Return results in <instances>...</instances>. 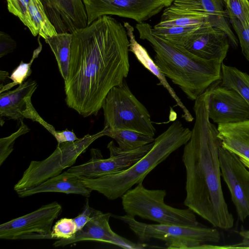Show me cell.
Wrapping results in <instances>:
<instances>
[{"label": "cell", "mask_w": 249, "mask_h": 249, "mask_svg": "<svg viewBox=\"0 0 249 249\" xmlns=\"http://www.w3.org/2000/svg\"><path fill=\"white\" fill-rule=\"evenodd\" d=\"M72 34L66 104L84 117L96 115L109 91L128 75L129 38L124 25L108 15Z\"/></svg>", "instance_id": "1"}, {"label": "cell", "mask_w": 249, "mask_h": 249, "mask_svg": "<svg viewBox=\"0 0 249 249\" xmlns=\"http://www.w3.org/2000/svg\"><path fill=\"white\" fill-rule=\"evenodd\" d=\"M211 89L195 100V122L182 160L186 173L184 205L214 227L231 228L234 219L222 190L218 150L221 145L217 128L209 117Z\"/></svg>", "instance_id": "2"}, {"label": "cell", "mask_w": 249, "mask_h": 249, "mask_svg": "<svg viewBox=\"0 0 249 249\" xmlns=\"http://www.w3.org/2000/svg\"><path fill=\"white\" fill-rule=\"evenodd\" d=\"M139 37L147 40L155 52L154 61L165 76L178 85L187 97L196 100L220 80L222 63L199 58L184 48L153 33L147 23H137Z\"/></svg>", "instance_id": "3"}, {"label": "cell", "mask_w": 249, "mask_h": 249, "mask_svg": "<svg viewBox=\"0 0 249 249\" xmlns=\"http://www.w3.org/2000/svg\"><path fill=\"white\" fill-rule=\"evenodd\" d=\"M192 130L177 120L155 139L152 148L140 160L120 173L99 178H81L84 185L109 200L121 197L136 184L142 183L147 175L173 152L190 140Z\"/></svg>", "instance_id": "4"}, {"label": "cell", "mask_w": 249, "mask_h": 249, "mask_svg": "<svg viewBox=\"0 0 249 249\" xmlns=\"http://www.w3.org/2000/svg\"><path fill=\"white\" fill-rule=\"evenodd\" d=\"M113 216L126 223L142 243L158 239L164 242L167 249H203L205 245L217 243L220 240L217 229L201 224L196 226L152 224L139 222L128 214Z\"/></svg>", "instance_id": "5"}, {"label": "cell", "mask_w": 249, "mask_h": 249, "mask_svg": "<svg viewBox=\"0 0 249 249\" xmlns=\"http://www.w3.org/2000/svg\"><path fill=\"white\" fill-rule=\"evenodd\" d=\"M102 108L105 130H130L155 136L156 129L150 113L132 92L125 79L109 91Z\"/></svg>", "instance_id": "6"}, {"label": "cell", "mask_w": 249, "mask_h": 249, "mask_svg": "<svg viewBox=\"0 0 249 249\" xmlns=\"http://www.w3.org/2000/svg\"><path fill=\"white\" fill-rule=\"evenodd\" d=\"M164 190H150L142 183L130 189L122 196L123 208L126 214L150 220L161 224L196 226L198 222L190 209H179L164 202Z\"/></svg>", "instance_id": "7"}, {"label": "cell", "mask_w": 249, "mask_h": 249, "mask_svg": "<svg viewBox=\"0 0 249 249\" xmlns=\"http://www.w3.org/2000/svg\"><path fill=\"white\" fill-rule=\"evenodd\" d=\"M106 131L103 129L95 134H87L74 142L58 143L55 150L46 159L31 161L21 178L15 185L14 190L18 193L28 189L59 175L65 169L71 167L78 157L94 141L106 136Z\"/></svg>", "instance_id": "8"}, {"label": "cell", "mask_w": 249, "mask_h": 249, "mask_svg": "<svg viewBox=\"0 0 249 249\" xmlns=\"http://www.w3.org/2000/svg\"><path fill=\"white\" fill-rule=\"evenodd\" d=\"M154 142L132 149H123L113 141L107 146L109 157L104 159L101 151L90 150L91 158L82 164L71 166L67 171L81 178H92L121 172L128 169L143 157L153 147Z\"/></svg>", "instance_id": "9"}, {"label": "cell", "mask_w": 249, "mask_h": 249, "mask_svg": "<svg viewBox=\"0 0 249 249\" xmlns=\"http://www.w3.org/2000/svg\"><path fill=\"white\" fill-rule=\"evenodd\" d=\"M174 0H82L88 25L99 17L117 16L138 23L144 22L169 6Z\"/></svg>", "instance_id": "10"}, {"label": "cell", "mask_w": 249, "mask_h": 249, "mask_svg": "<svg viewBox=\"0 0 249 249\" xmlns=\"http://www.w3.org/2000/svg\"><path fill=\"white\" fill-rule=\"evenodd\" d=\"M62 207L56 201L41 206L0 225V238L6 240L51 239L52 226Z\"/></svg>", "instance_id": "11"}, {"label": "cell", "mask_w": 249, "mask_h": 249, "mask_svg": "<svg viewBox=\"0 0 249 249\" xmlns=\"http://www.w3.org/2000/svg\"><path fill=\"white\" fill-rule=\"evenodd\" d=\"M222 177L231 195L238 219L249 218V170L239 157L222 145L218 150Z\"/></svg>", "instance_id": "12"}, {"label": "cell", "mask_w": 249, "mask_h": 249, "mask_svg": "<svg viewBox=\"0 0 249 249\" xmlns=\"http://www.w3.org/2000/svg\"><path fill=\"white\" fill-rule=\"evenodd\" d=\"M37 86L36 81L29 79L14 90L0 93V119L5 118L20 123L24 118L29 119L39 123L53 135L56 130L39 116L32 103L31 97Z\"/></svg>", "instance_id": "13"}, {"label": "cell", "mask_w": 249, "mask_h": 249, "mask_svg": "<svg viewBox=\"0 0 249 249\" xmlns=\"http://www.w3.org/2000/svg\"><path fill=\"white\" fill-rule=\"evenodd\" d=\"M220 80L211 86L209 117L213 123H235L249 120V106L236 91L220 85Z\"/></svg>", "instance_id": "14"}, {"label": "cell", "mask_w": 249, "mask_h": 249, "mask_svg": "<svg viewBox=\"0 0 249 249\" xmlns=\"http://www.w3.org/2000/svg\"><path fill=\"white\" fill-rule=\"evenodd\" d=\"M112 214L104 213L93 209L90 219L71 238L60 239L55 242L54 247L65 246L84 241H94L107 243L125 249H142L147 245L143 243H134L113 231L109 224Z\"/></svg>", "instance_id": "15"}, {"label": "cell", "mask_w": 249, "mask_h": 249, "mask_svg": "<svg viewBox=\"0 0 249 249\" xmlns=\"http://www.w3.org/2000/svg\"><path fill=\"white\" fill-rule=\"evenodd\" d=\"M230 45L226 33L206 23L197 28L183 48L202 59L223 63Z\"/></svg>", "instance_id": "16"}, {"label": "cell", "mask_w": 249, "mask_h": 249, "mask_svg": "<svg viewBox=\"0 0 249 249\" xmlns=\"http://www.w3.org/2000/svg\"><path fill=\"white\" fill-rule=\"evenodd\" d=\"M58 33H72L88 26L82 0H40Z\"/></svg>", "instance_id": "17"}, {"label": "cell", "mask_w": 249, "mask_h": 249, "mask_svg": "<svg viewBox=\"0 0 249 249\" xmlns=\"http://www.w3.org/2000/svg\"><path fill=\"white\" fill-rule=\"evenodd\" d=\"M10 13L17 17L32 34L44 39L57 32L48 17L40 0H6Z\"/></svg>", "instance_id": "18"}, {"label": "cell", "mask_w": 249, "mask_h": 249, "mask_svg": "<svg viewBox=\"0 0 249 249\" xmlns=\"http://www.w3.org/2000/svg\"><path fill=\"white\" fill-rule=\"evenodd\" d=\"M209 14L199 0H174L154 27L193 26L208 22Z\"/></svg>", "instance_id": "19"}, {"label": "cell", "mask_w": 249, "mask_h": 249, "mask_svg": "<svg viewBox=\"0 0 249 249\" xmlns=\"http://www.w3.org/2000/svg\"><path fill=\"white\" fill-rule=\"evenodd\" d=\"M91 191L84 185L80 176L67 170L35 187L17 193L20 197L45 192L77 194L88 197Z\"/></svg>", "instance_id": "20"}, {"label": "cell", "mask_w": 249, "mask_h": 249, "mask_svg": "<svg viewBox=\"0 0 249 249\" xmlns=\"http://www.w3.org/2000/svg\"><path fill=\"white\" fill-rule=\"evenodd\" d=\"M124 25L126 29L129 40V51L134 54L138 61L146 69L158 78L160 81V83L158 85L163 86L167 89L176 102L177 105L182 110L183 112L182 117L187 122H192L194 118L177 95L174 89L169 85L164 74L160 70L155 61L150 56L146 49L137 41L133 27L128 22H124Z\"/></svg>", "instance_id": "21"}, {"label": "cell", "mask_w": 249, "mask_h": 249, "mask_svg": "<svg viewBox=\"0 0 249 249\" xmlns=\"http://www.w3.org/2000/svg\"><path fill=\"white\" fill-rule=\"evenodd\" d=\"M221 145L239 157L249 160V120L218 124Z\"/></svg>", "instance_id": "22"}, {"label": "cell", "mask_w": 249, "mask_h": 249, "mask_svg": "<svg viewBox=\"0 0 249 249\" xmlns=\"http://www.w3.org/2000/svg\"><path fill=\"white\" fill-rule=\"evenodd\" d=\"M45 40L56 58L59 72L64 80L69 75L72 34L61 33Z\"/></svg>", "instance_id": "23"}, {"label": "cell", "mask_w": 249, "mask_h": 249, "mask_svg": "<svg viewBox=\"0 0 249 249\" xmlns=\"http://www.w3.org/2000/svg\"><path fill=\"white\" fill-rule=\"evenodd\" d=\"M209 14L208 22L224 31L228 35L231 44L236 48L238 40L228 21L229 18L224 0H199Z\"/></svg>", "instance_id": "24"}, {"label": "cell", "mask_w": 249, "mask_h": 249, "mask_svg": "<svg viewBox=\"0 0 249 249\" xmlns=\"http://www.w3.org/2000/svg\"><path fill=\"white\" fill-rule=\"evenodd\" d=\"M220 85L235 90L249 106V74L236 67L221 64Z\"/></svg>", "instance_id": "25"}, {"label": "cell", "mask_w": 249, "mask_h": 249, "mask_svg": "<svg viewBox=\"0 0 249 249\" xmlns=\"http://www.w3.org/2000/svg\"><path fill=\"white\" fill-rule=\"evenodd\" d=\"M106 131V136L113 139L123 149H132L154 142V137L130 130Z\"/></svg>", "instance_id": "26"}, {"label": "cell", "mask_w": 249, "mask_h": 249, "mask_svg": "<svg viewBox=\"0 0 249 249\" xmlns=\"http://www.w3.org/2000/svg\"><path fill=\"white\" fill-rule=\"evenodd\" d=\"M200 25L152 27V31L155 35L176 45L183 47Z\"/></svg>", "instance_id": "27"}, {"label": "cell", "mask_w": 249, "mask_h": 249, "mask_svg": "<svg viewBox=\"0 0 249 249\" xmlns=\"http://www.w3.org/2000/svg\"><path fill=\"white\" fill-rule=\"evenodd\" d=\"M42 50V44L39 41V46L34 50L32 59L28 63H25L21 61L18 67H17L12 72L9 78L12 82L9 84L4 85L0 88V93L7 91L11 88L24 82L31 74V66L34 60L38 57Z\"/></svg>", "instance_id": "28"}, {"label": "cell", "mask_w": 249, "mask_h": 249, "mask_svg": "<svg viewBox=\"0 0 249 249\" xmlns=\"http://www.w3.org/2000/svg\"><path fill=\"white\" fill-rule=\"evenodd\" d=\"M228 16L237 18L242 26L249 27V0H224Z\"/></svg>", "instance_id": "29"}, {"label": "cell", "mask_w": 249, "mask_h": 249, "mask_svg": "<svg viewBox=\"0 0 249 249\" xmlns=\"http://www.w3.org/2000/svg\"><path fill=\"white\" fill-rule=\"evenodd\" d=\"M77 231V225L73 218H62L53 226L51 239H68L72 237Z\"/></svg>", "instance_id": "30"}, {"label": "cell", "mask_w": 249, "mask_h": 249, "mask_svg": "<svg viewBox=\"0 0 249 249\" xmlns=\"http://www.w3.org/2000/svg\"><path fill=\"white\" fill-rule=\"evenodd\" d=\"M19 128L10 135L0 139V165L5 161L14 150L16 140L21 135L30 131V129L23 121H21Z\"/></svg>", "instance_id": "31"}, {"label": "cell", "mask_w": 249, "mask_h": 249, "mask_svg": "<svg viewBox=\"0 0 249 249\" xmlns=\"http://www.w3.org/2000/svg\"><path fill=\"white\" fill-rule=\"evenodd\" d=\"M231 24L234 31L243 54L249 62V27L242 26L235 18L229 16Z\"/></svg>", "instance_id": "32"}, {"label": "cell", "mask_w": 249, "mask_h": 249, "mask_svg": "<svg viewBox=\"0 0 249 249\" xmlns=\"http://www.w3.org/2000/svg\"><path fill=\"white\" fill-rule=\"evenodd\" d=\"M17 46L16 42L10 35L0 32V57H2L14 50Z\"/></svg>", "instance_id": "33"}, {"label": "cell", "mask_w": 249, "mask_h": 249, "mask_svg": "<svg viewBox=\"0 0 249 249\" xmlns=\"http://www.w3.org/2000/svg\"><path fill=\"white\" fill-rule=\"evenodd\" d=\"M93 208L90 207L87 199L83 211L73 218L77 228V231L81 230L91 218Z\"/></svg>", "instance_id": "34"}, {"label": "cell", "mask_w": 249, "mask_h": 249, "mask_svg": "<svg viewBox=\"0 0 249 249\" xmlns=\"http://www.w3.org/2000/svg\"><path fill=\"white\" fill-rule=\"evenodd\" d=\"M53 136L58 143L74 142L79 139L72 131L69 130L68 129L63 131H56Z\"/></svg>", "instance_id": "35"}, {"label": "cell", "mask_w": 249, "mask_h": 249, "mask_svg": "<svg viewBox=\"0 0 249 249\" xmlns=\"http://www.w3.org/2000/svg\"><path fill=\"white\" fill-rule=\"evenodd\" d=\"M239 234L242 237V241L234 245V247L236 249H249V230L240 231Z\"/></svg>", "instance_id": "36"}, {"label": "cell", "mask_w": 249, "mask_h": 249, "mask_svg": "<svg viewBox=\"0 0 249 249\" xmlns=\"http://www.w3.org/2000/svg\"><path fill=\"white\" fill-rule=\"evenodd\" d=\"M7 78H9L8 72L1 70L0 71V88L2 87Z\"/></svg>", "instance_id": "37"}, {"label": "cell", "mask_w": 249, "mask_h": 249, "mask_svg": "<svg viewBox=\"0 0 249 249\" xmlns=\"http://www.w3.org/2000/svg\"><path fill=\"white\" fill-rule=\"evenodd\" d=\"M244 165L249 169V160L242 157H239Z\"/></svg>", "instance_id": "38"}]
</instances>
